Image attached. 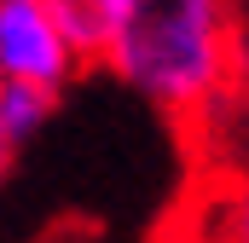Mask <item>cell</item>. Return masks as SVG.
Masks as SVG:
<instances>
[{"label":"cell","mask_w":249,"mask_h":243,"mask_svg":"<svg viewBox=\"0 0 249 243\" xmlns=\"http://www.w3.org/2000/svg\"><path fill=\"white\" fill-rule=\"evenodd\" d=\"M99 64L162 116H209L238 81V6L232 0H127Z\"/></svg>","instance_id":"cell-1"},{"label":"cell","mask_w":249,"mask_h":243,"mask_svg":"<svg viewBox=\"0 0 249 243\" xmlns=\"http://www.w3.org/2000/svg\"><path fill=\"white\" fill-rule=\"evenodd\" d=\"M81 69L87 58L75 52L47 0H0V81L64 93Z\"/></svg>","instance_id":"cell-2"},{"label":"cell","mask_w":249,"mask_h":243,"mask_svg":"<svg viewBox=\"0 0 249 243\" xmlns=\"http://www.w3.org/2000/svg\"><path fill=\"white\" fill-rule=\"evenodd\" d=\"M53 12H58L64 35L75 41V52L87 64L105 58V47H110V35H116V23H122L127 0H47Z\"/></svg>","instance_id":"cell-3"},{"label":"cell","mask_w":249,"mask_h":243,"mask_svg":"<svg viewBox=\"0 0 249 243\" xmlns=\"http://www.w3.org/2000/svg\"><path fill=\"white\" fill-rule=\"evenodd\" d=\"M58 110V93H41V87H18V81H0V127L12 145H29Z\"/></svg>","instance_id":"cell-4"},{"label":"cell","mask_w":249,"mask_h":243,"mask_svg":"<svg viewBox=\"0 0 249 243\" xmlns=\"http://www.w3.org/2000/svg\"><path fill=\"white\" fill-rule=\"evenodd\" d=\"M232 243H249V197L238 203V220H232Z\"/></svg>","instance_id":"cell-5"},{"label":"cell","mask_w":249,"mask_h":243,"mask_svg":"<svg viewBox=\"0 0 249 243\" xmlns=\"http://www.w3.org/2000/svg\"><path fill=\"white\" fill-rule=\"evenodd\" d=\"M12 156H18V145H12L6 127H0V185H6V174H12Z\"/></svg>","instance_id":"cell-6"}]
</instances>
